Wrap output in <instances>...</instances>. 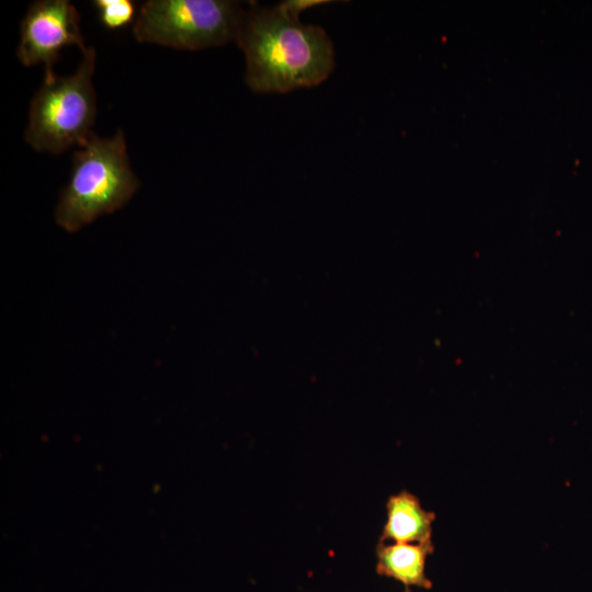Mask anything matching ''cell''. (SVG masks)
I'll return each instance as SVG.
<instances>
[{
  "instance_id": "52a82bcc",
  "label": "cell",
  "mask_w": 592,
  "mask_h": 592,
  "mask_svg": "<svg viewBox=\"0 0 592 592\" xmlns=\"http://www.w3.org/2000/svg\"><path fill=\"white\" fill-rule=\"evenodd\" d=\"M433 551L432 540L418 544L378 542L376 572L403 583L406 588L430 590L432 582L425 574V561Z\"/></svg>"
},
{
  "instance_id": "277c9868",
  "label": "cell",
  "mask_w": 592,
  "mask_h": 592,
  "mask_svg": "<svg viewBox=\"0 0 592 592\" xmlns=\"http://www.w3.org/2000/svg\"><path fill=\"white\" fill-rule=\"evenodd\" d=\"M246 9L230 0H148L137 11V42L198 50L236 42Z\"/></svg>"
},
{
  "instance_id": "7a4b0ae2",
  "label": "cell",
  "mask_w": 592,
  "mask_h": 592,
  "mask_svg": "<svg viewBox=\"0 0 592 592\" xmlns=\"http://www.w3.org/2000/svg\"><path fill=\"white\" fill-rule=\"evenodd\" d=\"M139 186L129 163L124 134H92L72 156L69 180L55 210L59 227L76 232L98 217L126 205Z\"/></svg>"
},
{
  "instance_id": "5b68a950",
  "label": "cell",
  "mask_w": 592,
  "mask_h": 592,
  "mask_svg": "<svg viewBox=\"0 0 592 592\" xmlns=\"http://www.w3.org/2000/svg\"><path fill=\"white\" fill-rule=\"evenodd\" d=\"M88 47L80 29V16L68 0L33 2L21 22L16 57L26 67L43 65L45 77H53L54 64L66 46Z\"/></svg>"
},
{
  "instance_id": "9c48e42d",
  "label": "cell",
  "mask_w": 592,
  "mask_h": 592,
  "mask_svg": "<svg viewBox=\"0 0 592 592\" xmlns=\"http://www.w3.org/2000/svg\"><path fill=\"white\" fill-rule=\"evenodd\" d=\"M329 0H286L280 2V4L289 13L299 16V14L312 7L322 5L329 3Z\"/></svg>"
},
{
  "instance_id": "ba28073f",
  "label": "cell",
  "mask_w": 592,
  "mask_h": 592,
  "mask_svg": "<svg viewBox=\"0 0 592 592\" xmlns=\"http://www.w3.org/2000/svg\"><path fill=\"white\" fill-rule=\"evenodd\" d=\"M93 5L101 24L109 30L121 29L137 16L136 5L130 0H95Z\"/></svg>"
},
{
  "instance_id": "3957f363",
  "label": "cell",
  "mask_w": 592,
  "mask_h": 592,
  "mask_svg": "<svg viewBox=\"0 0 592 592\" xmlns=\"http://www.w3.org/2000/svg\"><path fill=\"white\" fill-rule=\"evenodd\" d=\"M95 61L94 47H88L73 73L44 77L31 100L24 132L25 141L34 150L58 155L75 145L81 147L93 134Z\"/></svg>"
},
{
  "instance_id": "30bf717a",
  "label": "cell",
  "mask_w": 592,
  "mask_h": 592,
  "mask_svg": "<svg viewBox=\"0 0 592 592\" xmlns=\"http://www.w3.org/2000/svg\"><path fill=\"white\" fill-rule=\"evenodd\" d=\"M405 592H412L409 588H406Z\"/></svg>"
},
{
  "instance_id": "8992f818",
  "label": "cell",
  "mask_w": 592,
  "mask_h": 592,
  "mask_svg": "<svg viewBox=\"0 0 592 592\" xmlns=\"http://www.w3.org/2000/svg\"><path fill=\"white\" fill-rule=\"evenodd\" d=\"M386 509L387 522L379 542L418 544L431 540L435 513L424 510L414 494L406 490L392 494Z\"/></svg>"
},
{
  "instance_id": "6da1fadb",
  "label": "cell",
  "mask_w": 592,
  "mask_h": 592,
  "mask_svg": "<svg viewBox=\"0 0 592 592\" xmlns=\"http://www.w3.org/2000/svg\"><path fill=\"white\" fill-rule=\"evenodd\" d=\"M246 58L244 81L257 93H287L323 82L334 68L327 32L304 24L280 3L246 9L236 39Z\"/></svg>"
}]
</instances>
